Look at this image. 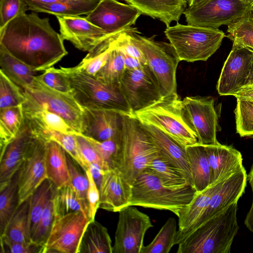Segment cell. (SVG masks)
Masks as SVG:
<instances>
[{
  "label": "cell",
  "instance_id": "6",
  "mask_svg": "<svg viewBox=\"0 0 253 253\" xmlns=\"http://www.w3.org/2000/svg\"><path fill=\"white\" fill-rule=\"evenodd\" d=\"M180 61L193 62L207 61L220 47L224 33L211 29L177 22L164 31Z\"/></svg>",
  "mask_w": 253,
  "mask_h": 253
},
{
  "label": "cell",
  "instance_id": "3",
  "mask_svg": "<svg viewBox=\"0 0 253 253\" xmlns=\"http://www.w3.org/2000/svg\"><path fill=\"white\" fill-rule=\"evenodd\" d=\"M238 202L188 234L178 245L177 253H229L239 227Z\"/></svg>",
  "mask_w": 253,
  "mask_h": 253
},
{
  "label": "cell",
  "instance_id": "27",
  "mask_svg": "<svg viewBox=\"0 0 253 253\" xmlns=\"http://www.w3.org/2000/svg\"><path fill=\"white\" fill-rule=\"evenodd\" d=\"M100 0H59L57 2L44 4L27 0L28 10L43 12L60 17L78 16L87 15L99 3Z\"/></svg>",
  "mask_w": 253,
  "mask_h": 253
},
{
  "label": "cell",
  "instance_id": "54",
  "mask_svg": "<svg viewBox=\"0 0 253 253\" xmlns=\"http://www.w3.org/2000/svg\"><path fill=\"white\" fill-rule=\"evenodd\" d=\"M119 132L111 138L103 141H98L84 136L93 146L110 168L111 162L117 150V140Z\"/></svg>",
  "mask_w": 253,
  "mask_h": 253
},
{
  "label": "cell",
  "instance_id": "44",
  "mask_svg": "<svg viewBox=\"0 0 253 253\" xmlns=\"http://www.w3.org/2000/svg\"><path fill=\"white\" fill-rule=\"evenodd\" d=\"M67 162L70 179V185L82 203L87 215L88 211L87 192L88 179L85 171L67 153Z\"/></svg>",
  "mask_w": 253,
  "mask_h": 253
},
{
  "label": "cell",
  "instance_id": "40",
  "mask_svg": "<svg viewBox=\"0 0 253 253\" xmlns=\"http://www.w3.org/2000/svg\"><path fill=\"white\" fill-rule=\"evenodd\" d=\"M177 232L176 221L174 217H170L152 241L143 246L140 253H169L175 245Z\"/></svg>",
  "mask_w": 253,
  "mask_h": 253
},
{
  "label": "cell",
  "instance_id": "52",
  "mask_svg": "<svg viewBox=\"0 0 253 253\" xmlns=\"http://www.w3.org/2000/svg\"><path fill=\"white\" fill-rule=\"evenodd\" d=\"M135 30L136 29H133L130 31L119 34L114 38L113 42L120 51L138 59L146 65L147 62L142 52L133 42L130 37V32Z\"/></svg>",
  "mask_w": 253,
  "mask_h": 253
},
{
  "label": "cell",
  "instance_id": "2",
  "mask_svg": "<svg viewBox=\"0 0 253 253\" xmlns=\"http://www.w3.org/2000/svg\"><path fill=\"white\" fill-rule=\"evenodd\" d=\"M117 143L111 169L117 171L132 186L138 175L160 154L159 149L133 115L122 114V126Z\"/></svg>",
  "mask_w": 253,
  "mask_h": 253
},
{
  "label": "cell",
  "instance_id": "56",
  "mask_svg": "<svg viewBox=\"0 0 253 253\" xmlns=\"http://www.w3.org/2000/svg\"><path fill=\"white\" fill-rule=\"evenodd\" d=\"M120 51L121 52L124 58L126 69L129 70H135L141 68L145 65L138 59L130 56L121 51Z\"/></svg>",
  "mask_w": 253,
  "mask_h": 253
},
{
  "label": "cell",
  "instance_id": "35",
  "mask_svg": "<svg viewBox=\"0 0 253 253\" xmlns=\"http://www.w3.org/2000/svg\"><path fill=\"white\" fill-rule=\"evenodd\" d=\"M56 187L48 178L29 197V229L30 239L47 204L54 196Z\"/></svg>",
  "mask_w": 253,
  "mask_h": 253
},
{
  "label": "cell",
  "instance_id": "20",
  "mask_svg": "<svg viewBox=\"0 0 253 253\" xmlns=\"http://www.w3.org/2000/svg\"><path fill=\"white\" fill-rule=\"evenodd\" d=\"M122 126V114L120 112L83 107L81 134L85 137L98 141H105L114 136Z\"/></svg>",
  "mask_w": 253,
  "mask_h": 253
},
{
  "label": "cell",
  "instance_id": "7",
  "mask_svg": "<svg viewBox=\"0 0 253 253\" xmlns=\"http://www.w3.org/2000/svg\"><path fill=\"white\" fill-rule=\"evenodd\" d=\"M136 32H130L131 39L155 76L163 97L177 94L176 72L180 60L175 49L170 43L156 41L155 35L146 37Z\"/></svg>",
  "mask_w": 253,
  "mask_h": 253
},
{
  "label": "cell",
  "instance_id": "17",
  "mask_svg": "<svg viewBox=\"0 0 253 253\" xmlns=\"http://www.w3.org/2000/svg\"><path fill=\"white\" fill-rule=\"evenodd\" d=\"M253 62V49L233 43L218 80L216 89L220 95H234L246 84Z\"/></svg>",
  "mask_w": 253,
  "mask_h": 253
},
{
  "label": "cell",
  "instance_id": "55",
  "mask_svg": "<svg viewBox=\"0 0 253 253\" xmlns=\"http://www.w3.org/2000/svg\"><path fill=\"white\" fill-rule=\"evenodd\" d=\"M247 180L249 181L252 188L253 200L251 207L246 216L244 223L247 228L251 232H253V163L250 172L248 175H247Z\"/></svg>",
  "mask_w": 253,
  "mask_h": 253
},
{
  "label": "cell",
  "instance_id": "8",
  "mask_svg": "<svg viewBox=\"0 0 253 253\" xmlns=\"http://www.w3.org/2000/svg\"><path fill=\"white\" fill-rule=\"evenodd\" d=\"M181 100L177 94L163 97L133 116L142 123L156 126L186 148L198 142L182 115Z\"/></svg>",
  "mask_w": 253,
  "mask_h": 253
},
{
  "label": "cell",
  "instance_id": "1",
  "mask_svg": "<svg viewBox=\"0 0 253 253\" xmlns=\"http://www.w3.org/2000/svg\"><path fill=\"white\" fill-rule=\"evenodd\" d=\"M0 45L36 72L44 71L68 54L49 18L22 13L0 29Z\"/></svg>",
  "mask_w": 253,
  "mask_h": 253
},
{
  "label": "cell",
  "instance_id": "10",
  "mask_svg": "<svg viewBox=\"0 0 253 253\" xmlns=\"http://www.w3.org/2000/svg\"><path fill=\"white\" fill-rule=\"evenodd\" d=\"M36 78L32 88L24 89L26 97L25 103L59 115L81 134L83 107L73 95L56 91L41 82L37 76Z\"/></svg>",
  "mask_w": 253,
  "mask_h": 253
},
{
  "label": "cell",
  "instance_id": "15",
  "mask_svg": "<svg viewBox=\"0 0 253 253\" xmlns=\"http://www.w3.org/2000/svg\"><path fill=\"white\" fill-rule=\"evenodd\" d=\"M81 211L55 218L42 253H78L84 232L89 221Z\"/></svg>",
  "mask_w": 253,
  "mask_h": 253
},
{
  "label": "cell",
  "instance_id": "34",
  "mask_svg": "<svg viewBox=\"0 0 253 253\" xmlns=\"http://www.w3.org/2000/svg\"><path fill=\"white\" fill-rule=\"evenodd\" d=\"M24 119L22 105L0 109V153L16 137Z\"/></svg>",
  "mask_w": 253,
  "mask_h": 253
},
{
  "label": "cell",
  "instance_id": "33",
  "mask_svg": "<svg viewBox=\"0 0 253 253\" xmlns=\"http://www.w3.org/2000/svg\"><path fill=\"white\" fill-rule=\"evenodd\" d=\"M148 168L152 170L167 187L180 188L192 185L186 175L161 153L152 161Z\"/></svg>",
  "mask_w": 253,
  "mask_h": 253
},
{
  "label": "cell",
  "instance_id": "43",
  "mask_svg": "<svg viewBox=\"0 0 253 253\" xmlns=\"http://www.w3.org/2000/svg\"><path fill=\"white\" fill-rule=\"evenodd\" d=\"M26 100L24 90L0 70V109L22 105Z\"/></svg>",
  "mask_w": 253,
  "mask_h": 253
},
{
  "label": "cell",
  "instance_id": "41",
  "mask_svg": "<svg viewBox=\"0 0 253 253\" xmlns=\"http://www.w3.org/2000/svg\"><path fill=\"white\" fill-rule=\"evenodd\" d=\"M52 200L55 218L74 211H81L88 216L82 203L71 185L56 188Z\"/></svg>",
  "mask_w": 253,
  "mask_h": 253
},
{
  "label": "cell",
  "instance_id": "4",
  "mask_svg": "<svg viewBox=\"0 0 253 253\" xmlns=\"http://www.w3.org/2000/svg\"><path fill=\"white\" fill-rule=\"evenodd\" d=\"M197 193L192 185L180 188L167 187L147 168L138 175L131 186L129 205L169 211L178 217Z\"/></svg>",
  "mask_w": 253,
  "mask_h": 253
},
{
  "label": "cell",
  "instance_id": "46",
  "mask_svg": "<svg viewBox=\"0 0 253 253\" xmlns=\"http://www.w3.org/2000/svg\"><path fill=\"white\" fill-rule=\"evenodd\" d=\"M249 14L238 22L227 26V37L234 43L253 49V22Z\"/></svg>",
  "mask_w": 253,
  "mask_h": 253
},
{
  "label": "cell",
  "instance_id": "42",
  "mask_svg": "<svg viewBox=\"0 0 253 253\" xmlns=\"http://www.w3.org/2000/svg\"><path fill=\"white\" fill-rule=\"evenodd\" d=\"M115 37L107 39L88 52L82 61L74 66L75 68L80 71L95 77L106 64L112 41Z\"/></svg>",
  "mask_w": 253,
  "mask_h": 253
},
{
  "label": "cell",
  "instance_id": "14",
  "mask_svg": "<svg viewBox=\"0 0 253 253\" xmlns=\"http://www.w3.org/2000/svg\"><path fill=\"white\" fill-rule=\"evenodd\" d=\"M119 212L112 253H140L146 232L153 227L149 216L133 206Z\"/></svg>",
  "mask_w": 253,
  "mask_h": 253
},
{
  "label": "cell",
  "instance_id": "24",
  "mask_svg": "<svg viewBox=\"0 0 253 253\" xmlns=\"http://www.w3.org/2000/svg\"><path fill=\"white\" fill-rule=\"evenodd\" d=\"M141 123L159 148L160 153L172 165L182 171L192 185L186 148L156 126L144 123Z\"/></svg>",
  "mask_w": 253,
  "mask_h": 253
},
{
  "label": "cell",
  "instance_id": "38",
  "mask_svg": "<svg viewBox=\"0 0 253 253\" xmlns=\"http://www.w3.org/2000/svg\"><path fill=\"white\" fill-rule=\"evenodd\" d=\"M19 205L17 172L6 185L0 187V235Z\"/></svg>",
  "mask_w": 253,
  "mask_h": 253
},
{
  "label": "cell",
  "instance_id": "51",
  "mask_svg": "<svg viewBox=\"0 0 253 253\" xmlns=\"http://www.w3.org/2000/svg\"><path fill=\"white\" fill-rule=\"evenodd\" d=\"M1 253H42L43 247L32 242L13 241L4 235L0 236Z\"/></svg>",
  "mask_w": 253,
  "mask_h": 253
},
{
  "label": "cell",
  "instance_id": "32",
  "mask_svg": "<svg viewBox=\"0 0 253 253\" xmlns=\"http://www.w3.org/2000/svg\"><path fill=\"white\" fill-rule=\"evenodd\" d=\"M107 228L95 219L89 221L82 237L78 253H112Z\"/></svg>",
  "mask_w": 253,
  "mask_h": 253
},
{
  "label": "cell",
  "instance_id": "18",
  "mask_svg": "<svg viewBox=\"0 0 253 253\" xmlns=\"http://www.w3.org/2000/svg\"><path fill=\"white\" fill-rule=\"evenodd\" d=\"M56 17L63 40L69 41L75 47L83 51L90 52L106 40L116 36L108 35L85 17Z\"/></svg>",
  "mask_w": 253,
  "mask_h": 253
},
{
  "label": "cell",
  "instance_id": "25",
  "mask_svg": "<svg viewBox=\"0 0 253 253\" xmlns=\"http://www.w3.org/2000/svg\"><path fill=\"white\" fill-rule=\"evenodd\" d=\"M141 14L158 19L167 27L178 22L187 7L188 0H124Z\"/></svg>",
  "mask_w": 253,
  "mask_h": 253
},
{
  "label": "cell",
  "instance_id": "23",
  "mask_svg": "<svg viewBox=\"0 0 253 253\" xmlns=\"http://www.w3.org/2000/svg\"><path fill=\"white\" fill-rule=\"evenodd\" d=\"M204 146L211 169L212 183L244 168L242 154L232 147L219 143Z\"/></svg>",
  "mask_w": 253,
  "mask_h": 253
},
{
  "label": "cell",
  "instance_id": "45",
  "mask_svg": "<svg viewBox=\"0 0 253 253\" xmlns=\"http://www.w3.org/2000/svg\"><path fill=\"white\" fill-rule=\"evenodd\" d=\"M234 113L237 132L253 138V100L237 98Z\"/></svg>",
  "mask_w": 253,
  "mask_h": 253
},
{
  "label": "cell",
  "instance_id": "5",
  "mask_svg": "<svg viewBox=\"0 0 253 253\" xmlns=\"http://www.w3.org/2000/svg\"><path fill=\"white\" fill-rule=\"evenodd\" d=\"M67 78L72 95L83 107L112 110L133 115L119 85L105 84L75 67L58 68Z\"/></svg>",
  "mask_w": 253,
  "mask_h": 253
},
{
  "label": "cell",
  "instance_id": "11",
  "mask_svg": "<svg viewBox=\"0 0 253 253\" xmlns=\"http://www.w3.org/2000/svg\"><path fill=\"white\" fill-rule=\"evenodd\" d=\"M120 86L133 115L164 97L155 76L147 64L135 70L126 69Z\"/></svg>",
  "mask_w": 253,
  "mask_h": 253
},
{
  "label": "cell",
  "instance_id": "22",
  "mask_svg": "<svg viewBox=\"0 0 253 253\" xmlns=\"http://www.w3.org/2000/svg\"><path fill=\"white\" fill-rule=\"evenodd\" d=\"M99 190V208L119 212L130 206L131 186L117 171L113 169L103 171Z\"/></svg>",
  "mask_w": 253,
  "mask_h": 253
},
{
  "label": "cell",
  "instance_id": "21",
  "mask_svg": "<svg viewBox=\"0 0 253 253\" xmlns=\"http://www.w3.org/2000/svg\"><path fill=\"white\" fill-rule=\"evenodd\" d=\"M34 135L25 118L16 137L0 153V187L5 186L19 170L28 144Z\"/></svg>",
  "mask_w": 253,
  "mask_h": 253
},
{
  "label": "cell",
  "instance_id": "30",
  "mask_svg": "<svg viewBox=\"0 0 253 253\" xmlns=\"http://www.w3.org/2000/svg\"><path fill=\"white\" fill-rule=\"evenodd\" d=\"M22 108L25 118L34 127L55 130L66 134L79 133L62 117L55 113L26 103L22 105Z\"/></svg>",
  "mask_w": 253,
  "mask_h": 253
},
{
  "label": "cell",
  "instance_id": "31",
  "mask_svg": "<svg viewBox=\"0 0 253 253\" xmlns=\"http://www.w3.org/2000/svg\"><path fill=\"white\" fill-rule=\"evenodd\" d=\"M0 70L23 89L32 88L36 82V71L8 53L0 45Z\"/></svg>",
  "mask_w": 253,
  "mask_h": 253
},
{
  "label": "cell",
  "instance_id": "37",
  "mask_svg": "<svg viewBox=\"0 0 253 253\" xmlns=\"http://www.w3.org/2000/svg\"><path fill=\"white\" fill-rule=\"evenodd\" d=\"M30 126L36 135L47 141L52 140L58 143L85 171L89 169V166L82 156L75 134H66Z\"/></svg>",
  "mask_w": 253,
  "mask_h": 253
},
{
  "label": "cell",
  "instance_id": "9",
  "mask_svg": "<svg viewBox=\"0 0 253 253\" xmlns=\"http://www.w3.org/2000/svg\"><path fill=\"white\" fill-rule=\"evenodd\" d=\"M251 7L239 0H206L188 6L183 14L188 25L218 29L238 22L249 13Z\"/></svg>",
  "mask_w": 253,
  "mask_h": 253
},
{
  "label": "cell",
  "instance_id": "28",
  "mask_svg": "<svg viewBox=\"0 0 253 253\" xmlns=\"http://www.w3.org/2000/svg\"><path fill=\"white\" fill-rule=\"evenodd\" d=\"M67 152L54 141H47L46 169L47 178L56 189L70 185Z\"/></svg>",
  "mask_w": 253,
  "mask_h": 253
},
{
  "label": "cell",
  "instance_id": "48",
  "mask_svg": "<svg viewBox=\"0 0 253 253\" xmlns=\"http://www.w3.org/2000/svg\"><path fill=\"white\" fill-rule=\"evenodd\" d=\"M37 78L50 88L64 93L72 94V89L66 77L58 68L52 67Z\"/></svg>",
  "mask_w": 253,
  "mask_h": 253
},
{
  "label": "cell",
  "instance_id": "26",
  "mask_svg": "<svg viewBox=\"0 0 253 253\" xmlns=\"http://www.w3.org/2000/svg\"><path fill=\"white\" fill-rule=\"evenodd\" d=\"M232 174L220 178L203 191L197 193L192 201L178 217V232L175 245L178 239L191 229L208 206L213 194L220 188L225 180Z\"/></svg>",
  "mask_w": 253,
  "mask_h": 253
},
{
  "label": "cell",
  "instance_id": "13",
  "mask_svg": "<svg viewBox=\"0 0 253 253\" xmlns=\"http://www.w3.org/2000/svg\"><path fill=\"white\" fill-rule=\"evenodd\" d=\"M47 140L34 135L28 144L17 172L19 204L28 199L47 178L46 169Z\"/></svg>",
  "mask_w": 253,
  "mask_h": 253
},
{
  "label": "cell",
  "instance_id": "47",
  "mask_svg": "<svg viewBox=\"0 0 253 253\" xmlns=\"http://www.w3.org/2000/svg\"><path fill=\"white\" fill-rule=\"evenodd\" d=\"M55 219L52 199L44 208L36 228L30 238V241L44 246L51 230Z\"/></svg>",
  "mask_w": 253,
  "mask_h": 253
},
{
  "label": "cell",
  "instance_id": "36",
  "mask_svg": "<svg viewBox=\"0 0 253 253\" xmlns=\"http://www.w3.org/2000/svg\"><path fill=\"white\" fill-rule=\"evenodd\" d=\"M29 211V198L18 205L1 235L6 236L15 241L30 242Z\"/></svg>",
  "mask_w": 253,
  "mask_h": 253
},
{
  "label": "cell",
  "instance_id": "49",
  "mask_svg": "<svg viewBox=\"0 0 253 253\" xmlns=\"http://www.w3.org/2000/svg\"><path fill=\"white\" fill-rule=\"evenodd\" d=\"M75 135L82 156L89 167L90 165H92L98 166L103 170L111 169L108 164L84 135L81 133Z\"/></svg>",
  "mask_w": 253,
  "mask_h": 253
},
{
  "label": "cell",
  "instance_id": "60",
  "mask_svg": "<svg viewBox=\"0 0 253 253\" xmlns=\"http://www.w3.org/2000/svg\"><path fill=\"white\" fill-rule=\"evenodd\" d=\"M206 0H188V6H193L198 4Z\"/></svg>",
  "mask_w": 253,
  "mask_h": 253
},
{
  "label": "cell",
  "instance_id": "29",
  "mask_svg": "<svg viewBox=\"0 0 253 253\" xmlns=\"http://www.w3.org/2000/svg\"><path fill=\"white\" fill-rule=\"evenodd\" d=\"M186 151L192 185L197 192H200L212 184L211 169L205 146L197 143L186 147Z\"/></svg>",
  "mask_w": 253,
  "mask_h": 253
},
{
  "label": "cell",
  "instance_id": "39",
  "mask_svg": "<svg viewBox=\"0 0 253 253\" xmlns=\"http://www.w3.org/2000/svg\"><path fill=\"white\" fill-rule=\"evenodd\" d=\"M114 38L111 42L107 62L95 77L105 84L119 85L125 74L126 67L121 52L114 44Z\"/></svg>",
  "mask_w": 253,
  "mask_h": 253
},
{
  "label": "cell",
  "instance_id": "12",
  "mask_svg": "<svg viewBox=\"0 0 253 253\" xmlns=\"http://www.w3.org/2000/svg\"><path fill=\"white\" fill-rule=\"evenodd\" d=\"M180 109L184 119L196 135L199 144L219 143L216 139L218 117L213 98L186 96L181 100Z\"/></svg>",
  "mask_w": 253,
  "mask_h": 253
},
{
  "label": "cell",
  "instance_id": "50",
  "mask_svg": "<svg viewBox=\"0 0 253 253\" xmlns=\"http://www.w3.org/2000/svg\"><path fill=\"white\" fill-rule=\"evenodd\" d=\"M28 10L27 0H0V29Z\"/></svg>",
  "mask_w": 253,
  "mask_h": 253
},
{
  "label": "cell",
  "instance_id": "59",
  "mask_svg": "<svg viewBox=\"0 0 253 253\" xmlns=\"http://www.w3.org/2000/svg\"><path fill=\"white\" fill-rule=\"evenodd\" d=\"M34 2L44 3V4H50L52 3L59 0H27Z\"/></svg>",
  "mask_w": 253,
  "mask_h": 253
},
{
  "label": "cell",
  "instance_id": "63",
  "mask_svg": "<svg viewBox=\"0 0 253 253\" xmlns=\"http://www.w3.org/2000/svg\"><path fill=\"white\" fill-rule=\"evenodd\" d=\"M251 10L253 11V6L251 7Z\"/></svg>",
  "mask_w": 253,
  "mask_h": 253
},
{
  "label": "cell",
  "instance_id": "62",
  "mask_svg": "<svg viewBox=\"0 0 253 253\" xmlns=\"http://www.w3.org/2000/svg\"><path fill=\"white\" fill-rule=\"evenodd\" d=\"M249 18L253 22V11L250 10V11L249 14Z\"/></svg>",
  "mask_w": 253,
  "mask_h": 253
},
{
  "label": "cell",
  "instance_id": "58",
  "mask_svg": "<svg viewBox=\"0 0 253 253\" xmlns=\"http://www.w3.org/2000/svg\"><path fill=\"white\" fill-rule=\"evenodd\" d=\"M251 85H253V62L250 75L246 82L245 85L244 87Z\"/></svg>",
  "mask_w": 253,
  "mask_h": 253
},
{
  "label": "cell",
  "instance_id": "19",
  "mask_svg": "<svg viewBox=\"0 0 253 253\" xmlns=\"http://www.w3.org/2000/svg\"><path fill=\"white\" fill-rule=\"evenodd\" d=\"M247 180V174L244 168L230 175L220 188L213 194L207 208L191 229L178 239L176 245H178L188 234L202 223L238 202L245 192Z\"/></svg>",
  "mask_w": 253,
  "mask_h": 253
},
{
  "label": "cell",
  "instance_id": "57",
  "mask_svg": "<svg viewBox=\"0 0 253 253\" xmlns=\"http://www.w3.org/2000/svg\"><path fill=\"white\" fill-rule=\"evenodd\" d=\"M233 96L236 98L253 100V85L243 87Z\"/></svg>",
  "mask_w": 253,
  "mask_h": 253
},
{
  "label": "cell",
  "instance_id": "53",
  "mask_svg": "<svg viewBox=\"0 0 253 253\" xmlns=\"http://www.w3.org/2000/svg\"><path fill=\"white\" fill-rule=\"evenodd\" d=\"M88 179V187L87 192V201L88 207V217L90 221L95 219V215L100 207V193L89 170L85 171Z\"/></svg>",
  "mask_w": 253,
  "mask_h": 253
},
{
  "label": "cell",
  "instance_id": "16",
  "mask_svg": "<svg viewBox=\"0 0 253 253\" xmlns=\"http://www.w3.org/2000/svg\"><path fill=\"white\" fill-rule=\"evenodd\" d=\"M141 15L128 4L117 0H100L95 8L86 15L89 22L110 35L129 31Z\"/></svg>",
  "mask_w": 253,
  "mask_h": 253
},
{
  "label": "cell",
  "instance_id": "61",
  "mask_svg": "<svg viewBox=\"0 0 253 253\" xmlns=\"http://www.w3.org/2000/svg\"><path fill=\"white\" fill-rule=\"evenodd\" d=\"M241 1L250 5L251 7L253 6V0H239Z\"/></svg>",
  "mask_w": 253,
  "mask_h": 253
}]
</instances>
